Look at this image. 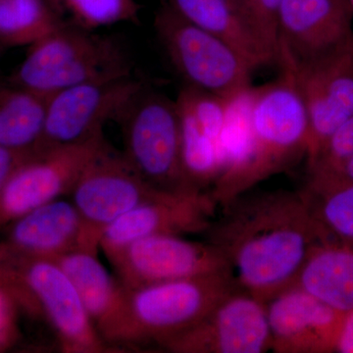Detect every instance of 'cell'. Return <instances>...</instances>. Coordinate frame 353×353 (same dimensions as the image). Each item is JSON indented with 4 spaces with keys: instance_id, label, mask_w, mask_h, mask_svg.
Listing matches in <instances>:
<instances>
[{
    "instance_id": "obj_1",
    "label": "cell",
    "mask_w": 353,
    "mask_h": 353,
    "mask_svg": "<svg viewBox=\"0 0 353 353\" xmlns=\"http://www.w3.org/2000/svg\"><path fill=\"white\" fill-rule=\"evenodd\" d=\"M221 208L208 241L239 289L264 303L296 285L309 252L325 241L303 190L246 192Z\"/></svg>"
},
{
    "instance_id": "obj_2",
    "label": "cell",
    "mask_w": 353,
    "mask_h": 353,
    "mask_svg": "<svg viewBox=\"0 0 353 353\" xmlns=\"http://www.w3.org/2000/svg\"><path fill=\"white\" fill-rule=\"evenodd\" d=\"M280 65L281 75L274 82L250 88L245 155L232 170L218 176L209 192L221 208L307 154L305 105L289 66Z\"/></svg>"
},
{
    "instance_id": "obj_3",
    "label": "cell",
    "mask_w": 353,
    "mask_h": 353,
    "mask_svg": "<svg viewBox=\"0 0 353 353\" xmlns=\"http://www.w3.org/2000/svg\"><path fill=\"white\" fill-rule=\"evenodd\" d=\"M131 75V60L119 43L66 23L30 46L10 80L48 97L74 85Z\"/></svg>"
},
{
    "instance_id": "obj_4",
    "label": "cell",
    "mask_w": 353,
    "mask_h": 353,
    "mask_svg": "<svg viewBox=\"0 0 353 353\" xmlns=\"http://www.w3.org/2000/svg\"><path fill=\"white\" fill-rule=\"evenodd\" d=\"M128 163L146 183L167 192H203L185 179L181 155V127L176 101L145 85L116 119Z\"/></svg>"
},
{
    "instance_id": "obj_5",
    "label": "cell",
    "mask_w": 353,
    "mask_h": 353,
    "mask_svg": "<svg viewBox=\"0 0 353 353\" xmlns=\"http://www.w3.org/2000/svg\"><path fill=\"white\" fill-rule=\"evenodd\" d=\"M154 28L174 68L189 87L233 101L252 88L254 67L231 44L183 19L169 6Z\"/></svg>"
},
{
    "instance_id": "obj_6",
    "label": "cell",
    "mask_w": 353,
    "mask_h": 353,
    "mask_svg": "<svg viewBox=\"0 0 353 353\" xmlns=\"http://www.w3.org/2000/svg\"><path fill=\"white\" fill-rule=\"evenodd\" d=\"M236 289L232 273H217L128 290L134 347L155 343L161 348Z\"/></svg>"
},
{
    "instance_id": "obj_7",
    "label": "cell",
    "mask_w": 353,
    "mask_h": 353,
    "mask_svg": "<svg viewBox=\"0 0 353 353\" xmlns=\"http://www.w3.org/2000/svg\"><path fill=\"white\" fill-rule=\"evenodd\" d=\"M11 275L22 307L43 315L62 352H115L95 329L75 285L57 262L14 255Z\"/></svg>"
},
{
    "instance_id": "obj_8",
    "label": "cell",
    "mask_w": 353,
    "mask_h": 353,
    "mask_svg": "<svg viewBox=\"0 0 353 353\" xmlns=\"http://www.w3.org/2000/svg\"><path fill=\"white\" fill-rule=\"evenodd\" d=\"M109 145L102 132L81 143L32 153L13 172L0 194V227L71 194L83 172Z\"/></svg>"
},
{
    "instance_id": "obj_9",
    "label": "cell",
    "mask_w": 353,
    "mask_h": 353,
    "mask_svg": "<svg viewBox=\"0 0 353 353\" xmlns=\"http://www.w3.org/2000/svg\"><path fill=\"white\" fill-rule=\"evenodd\" d=\"M109 145L83 172L72 190L83 229L85 252L97 253L104 230L130 210L163 196Z\"/></svg>"
},
{
    "instance_id": "obj_10",
    "label": "cell",
    "mask_w": 353,
    "mask_h": 353,
    "mask_svg": "<svg viewBox=\"0 0 353 353\" xmlns=\"http://www.w3.org/2000/svg\"><path fill=\"white\" fill-rule=\"evenodd\" d=\"M105 256L115 277L129 290L180 279L232 273L214 245L174 234L146 236Z\"/></svg>"
},
{
    "instance_id": "obj_11",
    "label": "cell",
    "mask_w": 353,
    "mask_h": 353,
    "mask_svg": "<svg viewBox=\"0 0 353 353\" xmlns=\"http://www.w3.org/2000/svg\"><path fill=\"white\" fill-rule=\"evenodd\" d=\"M289 66L309 122L306 161L340 125L353 115V38L326 54L303 62L280 57Z\"/></svg>"
},
{
    "instance_id": "obj_12",
    "label": "cell",
    "mask_w": 353,
    "mask_h": 353,
    "mask_svg": "<svg viewBox=\"0 0 353 353\" xmlns=\"http://www.w3.org/2000/svg\"><path fill=\"white\" fill-rule=\"evenodd\" d=\"M143 83L132 75L64 88L48 97L38 150L81 143L102 134L116 120Z\"/></svg>"
},
{
    "instance_id": "obj_13",
    "label": "cell",
    "mask_w": 353,
    "mask_h": 353,
    "mask_svg": "<svg viewBox=\"0 0 353 353\" xmlns=\"http://www.w3.org/2000/svg\"><path fill=\"white\" fill-rule=\"evenodd\" d=\"M176 353H262L272 350L266 304L236 289L194 327L161 347Z\"/></svg>"
},
{
    "instance_id": "obj_14",
    "label": "cell",
    "mask_w": 353,
    "mask_h": 353,
    "mask_svg": "<svg viewBox=\"0 0 353 353\" xmlns=\"http://www.w3.org/2000/svg\"><path fill=\"white\" fill-rule=\"evenodd\" d=\"M217 208L209 192H166L114 221L102 233L99 248L108 255L146 236L204 234Z\"/></svg>"
},
{
    "instance_id": "obj_15",
    "label": "cell",
    "mask_w": 353,
    "mask_h": 353,
    "mask_svg": "<svg viewBox=\"0 0 353 353\" xmlns=\"http://www.w3.org/2000/svg\"><path fill=\"white\" fill-rule=\"evenodd\" d=\"M352 16L347 0H282L279 57L296 63L340 48L353 38Z\"/></svg>"
},
{
    "instance_id": "obj_16",
    "label": "cell",
    "mask_w": 353,
    "mask_h": 353,
    "mask_svg": "<svg viewBox=\"0 0 353 353\" xmlns=\"http://www.w3.org/2000/svg\"><path fill=\"white\" fill-rule=\"evenodd\" d=\"M52 261L75 285L92 324L105 343L115 352L134 347L129 290L99 262L97 253L75 250Z\"/></svg>"
},
{
    "instance_id": "obj_17",
    "label": "cell",
    "mask_w": 353,
    "mask_h": 353,
    "mask_svg": "<svg viewBox=\"0 0 353 353\" xmlns=\"http://www.w3.org/2000/svg\"><path fill=\"white\" fill-rule=\"evenodd\" d=\"M265 304L272 350L278 353L334 352L343 313L296 285Z\"/></svg>"
},
{
    "instance_id": "obj_18",
    "label": "cell",
    "mask_w": 353,
    "mask_h": 353,
    "mask_svg": "<svg viewBox=\"0 0 353 353\" xmlns=\"http://www.w3.org/2000/svg\"><path fill=\"white\" fill-rule=\"evenodd\" d=\"M16 256L53 260L85 250L82 219L73 202L55 199L10 224L6 241Z\"/></svg>"
},
{
    "instance_id": "obj_19",
    "label": "cell",
    "mask_w": 353,
    "mask_h": 353,
    "mask_svg": "<svg viewBox=\"0 0 353 353\" xmlns=\"http://www.w3.org/2000/svg\"><path fill=\"white\" fill-rule=\"evenodd\" d=\"M183 19L233 46L259 69L278 63V52L236 0H168Z\"/></svg>"
},
{
    "instance_id": "obj_20",
    "label": "cell",
    "mask_w": 353,
    "mask_h": 353,
    "mask_svg": "<svg viewBox=\"0 0 353 353\" xmlns=\"http://www.w3.org/2000/svg\"><path fill=\"white\" fill-rule=\"evenodd\" d=\"M296 285L339 312L353 310V245L320 241L306 257Z\"/></svg>"
},
{
    "instance_id": "obj_21",
    "label": "cell",
    "mask_w": 353,
    "mask_h": 353,
    "mask_svg": "<svg viewBox=\"0 0 353 353\" xmlns=\"http://www.w3.org/2000/svg\"><path fill=\"white\" fill-rule=\"evenodd\" d=\"M48 97L9 79L0 82V146L36 152L46 122Z\"/></svg>"
},
{
    "instance_id": "obj_22",
    "label": "cell",
    "mask_w": 353,
    "mask_h": 353,
    "mask_svg": "<svg viewBox=\"0 0 353 353\" xmlns=\"http://www.w3.org/2000/svg\"><path fill=\"white\" fill-rule=\"evenodd\" d=\"M66 22L50 0H0V46H31Z\"/></svg>"
},
{
    "instance_id": "obj_23",
    "label": "cell",
    "mask_w": 353,
    "mask_h": 353,
    "mask_svg": "<svg viewBox=\"0 0 353 353\" xmlns=\"http://www.w3.org/2000/svg\"><path fill=\"white\" fill-rule=\"evenodd\" d=\"M181 127V155L185 179L194 190H203L219 175L218 145L199 126L194 114L176 99Z\"/></svg>"
},
{
    "instance_id": "obj_24",
    "label": "cell",
    "mask_w": 353,
    "mask_h": 353,
    "mask_svg": "<svg viewBox=\"0 0 353 353\" xmlns=\"http://www.w3.org/2000/svg\"><path fill=\"white\" fill-rule=\"evenodd\" d=\"M303 194L324 240L353 245V185L316 196Z\"/></svg>"
},
{
    "instance_id": "obj_25",
    "label": "cell",
    "mask_w": 353,
    "mask_h": 353,
    "mask_svg": "<svg viewBox=\"0 0 353 353\" xmlns=\"http://www.w3.org/2000/svg\"><path fill=\"white\" fill-rule=\"evenodd\" d=\"M58 11L68 13L74 25L94 31L122 22H138L136 0H50Z\"/></svg>"
},
{
    "instance_id": "obj_26",
    "label": "cell",
    "mask_w": 353,
    "mask_h": 353,
    "mask_svg": "<svg viewBox=\"0 0 353 353\" xmlns=\"http://www.w3.org/2000/svg\"><path fill=\"white\" fill-rule=\"evenodd\" d=\"M176 99L189 108L203 132L218 145L232 101L189 85L181 90Z\"/></svg>"
},
{
    "instance_id": "obj_27",
    "label": "cell",
    "mask_w": 353,
    "mask_h": 353,
    "mask_svg": "<svg viewBox=\"0 0 353 353\" xmlns=\"http://www.w3.org/2000/svg\"><path fill=\"white\" fill-rule=\"evenodd\" d=\"M353 155V115L326 139L314 157L307 162V174L325 170Z\"/></svg>"
},
{
    "instance_id": "obj_28",
    "label": "cell",
    "mask_w": 353,
    "mask_h": 353,
    "mask_svg": "<svg viewBox=\"0 0 353 353\" xmlns=\"http://www.w3.org/2000/svg\"><path fill=\"white\" fill-rule=\"evenodd\" d=\"M21 307L14 285L0 271V352L12 347L19 336L18 310Z\"/></svg>"
},
{
    "instance_id": "obj_29",
    "label": "cell",
    "mask_w": 353,
    "mask_h": 353,
    "mask_svg": "<svg viewBox=\"0 0 353 353\" xmlns=\"http://www.w3.org/2000/svg\"><path fill=\"white\" fill-rule=\"evenodd\" d=\"M350 185H353V155L331 168L308 173L303 192L316 196Z\"/></svg>"
},
{
    "instance_id": "obj_30",
    "label": "cell",
    "mask_w": 353,
    "mask_h": 353,
    "mask_svg": "<svg viewBox=\"0 0 353 353\" xmlns=\"http://www.w3.org/2000/svg\"><path fill=\"white\" fill-rule=\"evenodd\" d=\"M246 11L278 52V13L282 0H243Z\"/></svg>"
},
{
    "instance_id": "obj_31",
    "label": "cell",
    "mask_w": 353,
    "mask_h": 353,
    "mask_svg": "<svg viewBox=\"0 0 353 353\" xmlns=\"http://www.w3.org/2000/svg\"><path fill=\"white\" fill-rule=\"evenodd\" d=\"M34 152H18L0 146V194L13 172Z\"/></svg>"
},
{
    "instance_id": "obj_32",
    "label": "cell",
    "mask_w": 353,
    "mask_h": 353,
    "mask_svg": "<svg viewBox=\"0 0 353 353\" xmlns=\"http://www.w3.org/2000/svg\"><path fill=\"white\" fill-rule=\"evenodd\" d=\"M334 352L353 353V310L343 316Z\"/></svg>"
},
{
    "instance_id": "obj_33",
    "label": "cell",
    "mask_w": 353,
    "mask_h": 353,
    "mask_svg": "<svg viewBox=\"0 0 353 353\" xmlns=\"http://www.w3.org/2000/svg\"><path fill=\"white\" fill-rule=\"evenodd\" d=\"M14 254L9 250L6 243H0V271L3 270L6 267L11 263Z\"/></svg>"
},
{
    "instance_id": "obj_34",
    "label": "cell",
    "mask_w": 353,
    "mask_h": 353,
    "mask_svg": "<svg viewBox=\"0 0 353 353\" xmlns=\"http://www.w3.org/2000/svg\"><path fill=\"white\" fill-rule=\"evenodd\" d=\"M236 1H238V3L240 4V6L241 7H243V8L245 9V10L246 11L245 6V1H243V0H236ZM246 13L248 14V11H246ZM248 15H250V14H248Z\"/></svg>"
},
{
    "instance_id": "obj_35",
    "label": "cell",
    "mask_w": 353,
    "mask_h": 353,
    "mask_svg": "<svg viewBox=\"0 0 353 353\" xmlns=\"http://www.w3.org/2000/svg\"><path fill=\"white\" fill-rule=\"evenodd\" d=\"M348 3H350V7H352V10L353 12V0H347Z\"/></svg>"
},
{
    "instance_id": "obj_36",
    "label": "cell",
    "mask_w": 353,
    "mask_h": 353,
    "mask_svg": "<svg viewBox=\"0 0 353 353\" xmlns=\"http://www.w3.org/2000/svg\"><path fill=\"white\" fill-rule=\"evenodd\" d=\"M3 50H4V48H1V46H0V58H1V57H2V53H3Z\"/></svg>"
}]
</instances>
